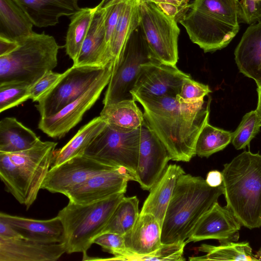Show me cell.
<instances>
[{"label":"cell","mask_w":261,"mask_h":261,"mask_svg":"<svg viewBox=\"0 0 261 261\" xmlns=\"http://www.w3.org/2000/svg\"><path fill=\"white\" fill-rule=\"evenodd\" d=\"M144 110L145 120L166 147L170 160L188 162L198 135L208 122L211 98L186 102L176 96L132 93Z\"/></svg>","instance_id":"6da1fadb"},{"label":"cell","mask_w":261,"mask_h":261,"mask_svg":"<svg viewBox=\"0 0 261 261\" xmlns=\"http://www.w3.org/2000/svg\"><path fill=\"white\" fill-rule=\"evenodd\" d=\"M223 194L222 184L212 187L200 176L180 175L162 225V244L186 241L201 216Z\"/></svg>","instance_id":"7a4b0ae2"},{"label":"cell","mask_w":261,"mask_h":261,"mask_svg":"<svg viewBox=\"0 0 261 261\" xmlns=\"http://www.w3.org/2000/svg\"><path fill=\"white\" fill-rule=\"evenodd\" d=\"M226 207L242 226H261V154L244 151L222 171Z\"/></svg>","instance_id":"3957f363"},{"label":"cell","mask_w":261,"mask_h":261,"mask_svg":"<svg viewBox=\"0 0 261 261\" xmlns=\"http://www.w3.org/2000/svg\"><path fill=\"white\" fill-rule=\"evenodd\" d=\"M239 0H194L178 19L205 53L225 47L240 29Z\"/></svg>","instance_id":"277c9868"},{"label":"cell","mask_w":261,"mask_h":261,"mask_svg":"<svg viewBox=\"0 0 261 261\" xmlns=\"http://www.w3.org/2000/svg\"><path fill=\"white\" fill-rule=\"evenodd\" d=\"M56 142L39 140L18 152H0V177L6 190L29 209L50 168Z\"/></svg>","instance_id":"5b68a950"},{"label":"cell","mask_w":261,"mask_h":261,"mask_svg":"<svg viewBox=\"0 0 261 261\" xmlns=\"http://www.w3.org/2000/svg\"><path fill=\"white\" fill-rule=\"evenodd\" d=\"M18 43L13 51L0 56V86L17 83L30 87L57 66L60 47L53 36L34 32Z\"/></svg>","instance_id":"8992f818"},{"label":"cell","mask_w":261,"mask_h":261,"mask_svg":"<svg viewBox=\"0 0 261 261\" xmlns=\"http://www.w3.org/2000/svg\"><path fill=\"white\" fill-rule=\"evenodd\" d=\"M123 193L88 204L69 201L57 216L64 228L66 253L82 252L84 258L95 239L100 236L113 213L124 197Z\"/></svg>","instance_id":"52a82bcc"},{"label":"cell","mask_w":261,"mask_h":261,"mask_svg":"<svg viewBox=\"0 0 261 261\" xmlns=\"http://www.w3.org/2000/svg\"><path fill=\"white\" fill-rule=\"evenodd\" d=\"M155 61L158 60L151 51L139 25L130 35L117 65L113 68L103 105L134 100L132 91L141 65Z\"/></svg>","instance_id":"ba28073f"},{"label":"cell","mask_w":261,"mask_h":261,"mask_svg":"<svg viewBox=\"0 0 261 261\" xmlns=\"http://www.w3.org/2000/svg\"><path fill=\"white\" fill-rule=\"evenodd\" d=\"M140 127L126 129L107 123L84 155L110 166L124 168L134 180L138 163Z\"/></svg>","instance_id":"9c48e42d"},{"label":"cell","mask_w":261,"mask_h":261,"mask_svg":"<svg viewBox=\"0 0 261 261\" xmlns=\"http://www.w3.org/2000/svg\"><path fill=\"white\" fill-rule=\"evenodd\" d=\"M139 15V25L154 58L161 63L176 65L180 30L175 18L148 0H140Z\"/></svg>","instance_id":"30bf717a"},{"label":"cell","mask_w":261,"mask_h":261,"mask_svg":"<svg viewBox=\"0 0 261 261\" xmlns=\"http://www.w3.org/2000/svg\"><path fill=\"white\" fill-rule=\"evenodd\" d=\"M110 63L105 67L72 65L67 69L56 84L35 105L40 118L56 114L76 99L105 73Z\"/></svg>","instance_id":"8fae6325"},{"label":"cell","mask_w":261,"mask_h":261,"mask_svg":"<svg viewBox=\"0 0 261 261\" xmlns=\"http://www.w3.org/2000/svg\"><path fill=\"white\" fill-rule=\"evenodd\" d=\"M113 66V63L111 62L105 73L76 99L56 114L40 118L38 123L39 129L51 138H63L81 121L85 113L98 100L110 81Z\"/></svg>","instance_id":"7c38bea8"},{"label":"cell","mask_w":261,"mask_h":261,"mask_svg":"<svg viewBox=\"0 0 261 261\" xmlns=\"http://www.w3.org/2000/svg\"><path fill=\"white\" fill-rule=\"evenodd\" d=\"M114 168L117 167L85 155L77 156L59 165L51 166L41 189L65 196L92 176Z\"/></svg>","instance_id":"4fadbf2b"},{"label":"cell","mask_w":261,"mask_h":261,"mask_svg":"<svg viewBox=\"0 0 261 261\" xmlns=\"http://www.w3.org/2000/svg\"><path fill=\"white\" fill-rule=\"evenodd\" d=\"M170 158L165 146L144 121L140 127L138 163L134 176L144 190H150L162 175Z\"/></svg>","instance_id":"5bb4252c"},{"label":"cell","mask_w":261,"mask_h":261,"mask_svg":"<svg viewBox=\"0 0 261 261\" xmlns=\"http://www.w3.org/2000/svg\"><path fill=\"white\" fill-rule=\"evenodd\" d=\"M191 77L176 65L152 61L141 65L132 91L153 96H176L179 94L183 80Z\"/></svg>","instance_id":"9a60e30c"},{"label":"cell","mask_w":261,"mask_h":261,"mask_svg":"<svg viewBox=\"0 0 261 261\" xmlns=\"http://www.w3.org/2000/svg\"><path fill=\"white\" fill-rule=\"evenodd\" d=\"M132 178L123 167L114 168L92 176L65 196L69 201L88 204L118 193H125Z\"/></svg>","instance_id":"2e32d148"},{"label":"cell","mask_w":261,"mask_h":261,"mask_svg":"<svg viewBox=\"0 0 261 261\" xmlns=\"http://www.w3.org/2000/svg\"><path fill=\"white\" fill-rule=\"evenodd\" d=\"M241 226L228 208L217 202L201 216L186 241L187 244L216 239L220 244L236 242Z\"/></svg>","instance_id":"e0dca14e"},{"label":"cell","mask_w":261,"mask_h":261,"mask_svg":"<svg viewBox=\"0 0 261 261\" xmlns=\"http://www.w3.org/2000/svg\"><path fill=\"white\" fill-rule=\"evenodd\" d=\"M65 253L63 243L44 244L23 238H0V261H55Z\"/></svg>","instance_id":"ac0fdd59"},{"label":"cell","mask_w":261,"mask_h":261,"mask_svg":"<svg viewBox=\"0 0 261 261\" xmlns=\"http://www.w3.org/2000/svg\"><path fill=\"white\" fill-rule=\"evenodd\" d=\"M0 218L8 222L22 238L44 244L62 243L64 228L60 218L37 220L3 212Z\"/></svg>","instance_id":"d6986e66"},{"label":"cell","mask_w":261,"mask_h":261,"mask_svg":"<svg viewBox=\"0 0 261 261\" xmlns=\"http://www.w3.org/2000/svg\"><path fill=\"white\" fill-rule=\"evenodd\" d=\"M79 56L73 65L105 67L110 62L106 43V9L98 6Z\"/></svg>","instance_id":"ffe728a7"},{"label":"cell","mask_w":261,"mask_h":261,"mask_svg":"<svg viewBox=\"0 0 261 261\" xmlns=\"http://www.w3.org/2000/svg\"><path fill=\"white\" fill-rule=\"evenodd\" d=\"M13 1L38 28L55 25L60 17L71 16L81 8L78 0Z\"/></svg>","instance_id":"44dd1931"},{"label":"cell","mask_w":261,"mask_h":261,"mask_svg":"<svg viewBox=\"0 0 261 261\" xmlns=\"http://www.w3.org/2000/svg\"><path fill=\"white\" fill-rule=\"evenodd\" d=\"M162 226L149 213L139 214L133 227L123 235L125 246L129 255H146L158 249L161 242Z\"/></svg>","instance_id":"7402d4cb"},{"label":"cell","mask_w":261,"mask_h":261,"mask_svg":"<svg viewBox=\"0 0 261 261\" xmlns=\"http://www.w3.org/2000/svg\"><path fill=\"white\" fill-rule=\"evenodd\" d=\"M236 63L245 76L261 86V21L251 24L234 50Z\"/></svg>","instance_id":"603a6c76"},{"label":"cell","mask_w":261,"mask_h":261,"mask_svg":"<svg viewBox=\"0 0 261 261\" xmlns=\"http://www.w3.org/2000/svg\"><path fill=\"white\" fill-rule=\"evenodd\" d=\"M184 173L185 172L179 165L167 166L161 177L150 190L140 213L153 215L162 226L177 179Z\"/></svg>","instance_id":"cb8c5ba5"},{"label":"cell","mask_w":261,"mask_h":261,"mask_svg":"<svg viewBox=\"0 0 261 261\" xmlns=\"http://www.w3.org/2000/svg\"><path fill=\"white\" fill-rule=\"evenodd\" d=\"M33 24L13 0H0V37L19 42L32 35Z\"/></svg>","instance_id":"d4e9b609"},{"label":"cell","mask_w":261,"mask_h":261,"mask_svg":"<svg viewBox=\"0 0 261 261\" xmlns=\"http://www.w3.org/2000/svg\"><path fill=\"white\" fill-rule=\"evenodd\" d=\"M106 125L107 123L99 116L83 126L65 145L55 150L52 166L59 165L73 158L84 155L85 150Z\"/></svg>","instance_id":"484cf974"},{"label":"cell","mask_w":261,"mask_h":261,"mask_svg":"<svg viewBox=\"0 0 261 261\" xmlns=\"http://www.w3.org/2000/svg\"><path fill=\"white\" fill-rule=\"evenodd\" d=\"M140 2V0H128L122 10L109 48L113 68L117 65L130 35L139 25Z\"/></svg>","instance_id":"4316f807"},{"label":"cell","mask_w":261,"mask_h":261,"mask_svg":"<svg viewBox=\"0 0 261 261\" xmlns=\"http://www.w3.org/2000/svg\"><path fill=\"white\" fill-rule=\"evenodd\" d=\"M35 133L14 117L0 121V152H15L33 147L39 140Z\"/></svg>","instance_id":"83f0119b"},{"label":"cell","mask_w":261,"mask_h":261,"mask_svg":"<svg viewBox=\"0 0 261 261\" xmlns=\"http://www.w3.org/2000/svg\"><path fill=\"white\" fill-rule=\"evenodd\" d=\"M135 101L126 100L104 106L99 116L111 125L126 129L139 128L144 117Z\"/></svg>","instance_id":"f1b7e54d"},{"label":"cell","mask_w":261,"mask_h":261,"mask_svg":"<svg viewBox=\"0 0 261 261\" xmlns=\"http://www.w3.org/2000/svg\"><path fill=\"white\" fill-rule=\"evenodd\" d=\"M197 249L199 251L205 252L206 254L191 257L189 260L259 261L252 253L249 243L247 242H230L219 246L203 244Z\"/></svg>","instance_id":"f546056e"},{"label":"cell","mask_w":261,"mask_h":261,"mask_svg":"<svg viewBox=\"0 0 261 261\" xmlns=\"http://www.w3.org/2000/svg\"><path fill=\"white\" fill-rule=\"evenodd\" d=\"M94 8H83L70 17V22L66 34L65 47L66 54L74 62L88 32L96 10Z\"/></svg>","instance_id":"4dcf8cb0"},{"label":"cell","mask_w":261,"mask_h":261,"mask_svg":"<svg viewBox=\"0 0 261 261\" xmlns=\"http://www.w3.org/2000/svg\"><path fill=\"white\" fill-rule=\"evenodd\" d=\"M139 214L137 197L124 196L117 206L101 234L111 232L124 235L133 227Z\"/></svg>","instance_id":"1f68e13d"},{"label":"cell","mask_w":261,"mask_h":261,"mask_svg":"<svg viewBox=\"0 0 261 261\" xmlns=\"http://www.w3.org/2000/svg\"><path fill=\"white\" fill-rule=\"evenodd\" d=\"M232 133L211 125L207 122L197 138L195 154L208 158L224 149L231 142Z\"/></svg>","instance_id":"d6a6232c"},{"label":"cell","mask_w":261,"mask_h":261,"mask_svg":"<svg viewBox=\"0 0 261 261\" xmlns=\"http://www.w3.org/2000/svg\"><path fill=\"white\" fill-rule=\"evenodd\" d=\"M261 127V118L256 110L246 113L240 124L232 133L231 143L237 149L249 146L251 141L258 133Z\"/></svg>","instance_id":"836d02e7"},{"label":"cell","mask_w":261,"mask_h":261,"mask_svg":"<svg viewBox=\"0 0 261 261\" xmlns=\"http://www.w3.org/2000/svg\"><path fill=\"white\" fill-rule=\"evenodd\" d=\"M186 241L172 244H163L156 250L146 255L129 254L123 258V260H174L183 261L184 249Z\"/></svg>","instance_id":"e575fe53"},{"label":"cell","mask_w":261,"mask_h":261,"mask_svg":"<svg viewBox=\"0 0 261 261\" xmlns=\"http://www.w3.org/2000/svg\"><path fill=\"white\" fill-rule=\"evenodd\" d=\"M30 99V86L11 83L0 86V113Z\"/></svg>","instance_id":"d590c367"},{"label":"cell","mask_w":261,"mask_h":261,"mask_svg":"<svg viewBox=\"0 0 261 261\" xmlns=\"http://www.w3.org/2000/svg\"><path fill=\"white\" fill-rule=\"evenodd\" d=\"M94 243L99 245L104 251L114 255L110 260H122L128 253L122 235L115 233H105L97 237Z\"/></svg>","instance_id":"8d00e7d4"},{"label":"cell","mask_w":261,"mask_h":261,"mask_svg":"<svg viewBox=\"0 0 261 261\" xmlns=\"http://www.w3.org/2000/svg\"><path fill=\"white\" fill-rule=\"evenodd\" d=\"M211 92L208 85L196 82L190 77L183 80L178 96L184 102H195L204 99V96Z\"/></svg>","instance_id":"74e56055"},{"label":"cell","mask_w":261,"mask_h":261,"mask_svg":"<svg viewBox=\"0 0 261 261\" xmlns=\"http://www.w3.org/2000/svg\"><path fill=\"white\" fill-rule=\"evenodd\" d=\"M63 75L53 70L46 72L30 87V99L38 102L56 84Z\"/></svg>","instance_id":"f35d334b"},{"label":"cell","mask_w":261,"mask_h":261,"mask_svg":"<svg viewBox=\"0 0 261 261\" xmlns=\"http://www.w3.org/2000/svg\"><path fill=\"white\" fill-rule=\"evenodd\" d=\"M126 2L111 5L107 8L105 16L106 43L108 59L112 62L109 53L110 43L122 10Z\"/></svg>","instance_id":"ab89813d"},{"label":"cell","mask_w":261,"mask_h":261,"mask_svg":"<svg viewBox=\"0 0 261 261\" xmlns=\"http://www.w3.org/2000/svg\"><path fill=\"white\" fill-rule=\"evenodd\" d=\"M240 22L252 24L261 21V0H241L239 2Z\"/></svg>","instance_id":"60d3db41"},{"label":"cell","mask_w":261,"mask_h":261,"mask_svg":"<svg viewBox=\"0 0 261 261\" xmlns=\"http://www.w3.org/2000/svg\"><path fill=\"white\" fill-rule=\"evenodd\" d=\"M155 4L168 15L177 17L187 9L189 0H148Z\"/></svg>","instance_id":"b9f144b4"},{"label":"cell","mask_w":261,"mask_h":261,"mask_svg":"<svg viewBox=\"0 0 261 261\" xmlns=\"http://www.w3.org/2000/svg\"><path fill=\"white\" fill-rule=\"evenodd\" d=\"M0 238L5 239L22 238L21 236L6 221L0 218Z\"/></svg>","instance_id":"7bdbcfd3"},{"label":"cell","mask_w":261,"mask_h":261,"mask_svg":"<svg viewBox=\"0 0 261 261\" xmlns=\"http://www.w3.org/2000/svg\"><path fill=\"white\" fill-rule=\"evenodd\" d=\"M205 181L212 187L221 186L223 183L222 172L216 170L209 171L207 174Z\"/></svg>","instance_id":"ee69618b"},{"label":"cell","mask_w":261,"mask_h":261,"mask_svg":"<svg viewBox=\"0 0 261 261\" xmlns=\"http://www.w3.org/2000/svg\"><path fill=\"white\" fill-rule=\"evenodd\" d=\"M18 43L0 37V56L8 55L15 49Z\"/></svg>","instance_id":"f6af8a7d"},{"label":"cell","mask_w":261,"mask_h":261,"mask_svg":"<svg viewBox=\"0 0 261 261\" xmlns=\"http://www.w3.org/2000/svg\"><path fill=\"white\" fill-rule=\"evenodd\" d=\"M128 0H102L97 5L100 9H105L111 5L121 2H127Z\"/></svg>","instance_id":"bcb514c9"},{"label":"cell","mask_w":261,"mask_h":261,"mask_svg":"<svg viewBox=\"0 0 261 261\" xmlns=\"http://www.w3.org/2000/svg\"><path fill=\"white\" fill-rule=\"evenodd\" d=\"M258 102L256 111L261 118V86L257 87Z\"/></svg>","instance_id":"7dc6e473"},{"label":"cell","mask_w":261,"mask_h":261,"mask_svg":"<svg viewBox=\"0 0 261 261\" xmlns=\"http://www.w3.org/2000/svg\"><path fill=\"white\" fill-rule=\"evenodd\" d=\"M255 257L258 260H261V248L254 254Z\"/></svg>","instance_id":"c3c4849f"}]
</instances>
